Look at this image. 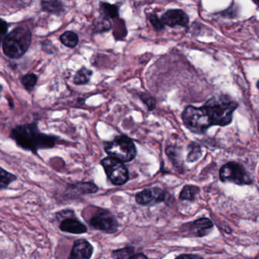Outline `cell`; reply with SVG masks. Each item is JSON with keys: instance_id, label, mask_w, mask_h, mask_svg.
Returning a JSON list of instances; mask_svg holds the SVG:
<instances>
[{"instance_id": "obj_1", "label": "cell", "mask_w": 259, "mask_h": 259, "mask_svg": "<svg viewBox=\"0 0 259 259\" xmlns=\"http://www.w3.org/2000/svg\"><path fill=\"white\" fill-rule=\"evenodd\" d=\"M10 138L15 141L18 147L34 154L41 149H53L58 139L54 135L41 132L36 123L16 126L11 132Z\"/></svg>"}, {"instance_id": "obj_2", "label": "cell", "mask_w": 259, "mask_h": 259, "mask_svg": "<svg viewBox=\"0 0 259 259\" xmlns=\"http://www.w3.org/2000/svg\"><path fill=\"white\" fill-rule=\"evenodd\" d=\"M238 104L228 96H219L209 99L200 109L208 128L225 126L232 121L233 114Z\"/></svg>"}, {"instance_id": "obj_3", "label": "cell", "mask_w": 259, "mask_h": 259, "mask_svg": "<svg viewBox=\"0 0 259 259\" xmlns=\"http://www.w3.org/2000/svg\"><path fill=\"white\" fill-rule=\"evenodd\" d=\"M32 41L30 29L18 26L5 38L3 43V53L10 59H19L25 54Z\"/></svg>"}, {"instance_id": "obj_4", "label": "cell", "mask_w": 259, "mask_h": 259, "mask_svg": "<svg viewBox=\"0 0 259 259\" xmlns=\"http://www.w3.org/2000/svg\"><path fill=\"white\" fill-rule=\"evenodd\" d=\"M105 151L111 158L122 163L133 161L137 155L134 141L126 135H119L112 141L106 143Z\"/></svg>"}, {"instance_id": "obj_5", "label": "cell", "mask_w": 259, "mask_h": 259, "mask_svg": "<svg viewBox=\"0 0 259 259\" xmlns=\"http://www.w3.org/2000/svg\"><path fill=\"white\" fill-rule=\"evenodd\" d=\"M101 164L108 177L114 185H124L128 180L129 174L127 167L121 161L108 157L102 160Z\"/></svg>"}, {"instance_id": "obj_6", "label": "cell", "mask_w": 259, "mask_h": 259, "mask_svg": "<svg viewBox=\"0 0 259 259\" xmlns=\"http://www.w3.org/2000/svg\"><path fill=\"white\" fill-rule=\"evenodd\" d=\"M220 179L222 182H231L238 185L252 183V179L243 166L235 162L224 165L220 170Z\"/></svg>"}, {"instance_id": "obj_7", "label": "cell", "mask_w": 259, "mask_h": 259, "mask_svg": "<svg viewBox=\"0 0 259 259\" xmlns=\"http://www.w3.org/2000/svg\"><path fill=\"white\" fill-rule=\"evenodd\" d=\"M91 225L96 229L113 234L118 230V224L116 219L109 211L99 210L91 220Z\"/></svg>"}, {"instance_id": "obj_8", "label": "cell", "mask_w": 259, "mask_h": 259, "mask_svg": "<svg viewBox=\"0 0 259 259\" xmlns=\"http://www.w3.org/2000/svg\"><path fill=\"white\" fill-rule=\"evenodd\" d=\"M166 193L160 188L146 189L136 195V202L139 205H151L164 202Z\"/></svg>"}, {"instance_id": "obj_9", "label": "cell", "mask_w": 259, "mask_h": 259, "mask_svg": "<svg viewBox=\"0 0 259 259\" xmlns=\"http://www.w3.org/2000/svg\"><path fill=\"white\" fill-rule=\"evenodd\" d=\"M164 25L169 27H187L189 24V17L181 9H170L163 14L161 18Z\"/></svg>"}, {"instance_id": "obj_10", "label": "cell", "mask_w": 259, "mask_h": 259, "mask_svg": "<svg viewBox=\"0 0 259 259\" xmlns=\"http://www.w3.org/2000/svg\"><path fill=\"white\" fill-rule=\"evenodd\" d=\"M94 248L89 242L78 240L74 242L68 259H90L92 256Z\"/></svg>"}, {"instance_id": "obj_11", "label": "cell", "mask_w": 259, "mask_h": 259, "mask_svg": "<svg viewBox=\"0 0 259 259\" xmlns=\"http://www.w3.org/2000/svg\"><path fill=\"white\" fill-rule=\"evenodd\" d=\"M60 230L63 232L74 234H81L88 231L84 225L72 217H68L62 220L60 225Z\"/></svg>"}, {"instance_id": "obj_12", "label": "cell", "mask_w": 259, "mask_h": 259, "mask_svg": "<svg viewBox=\"0 0 259 259\" xmlns=\"http://www.w3.org/2000/svg\"><path fill=\"white\" fill-rule=\"evenodd\" d=\"M98 188L95 184L91 182H79L68 187L67 193L71 196H80V195L91 194L97 193Z\"/></svg>"}, {"instance_id": "obj_13", "label": "cell", "mask_w": 259, "mask_h": 259, "mask_svg": "<svg viewBox=\"0 0 259 259\" xmlns=\"http://www.w3.org/2000/svg\"><path fill=\"white\" fill-rule=\"evenodd\" d=\"M213 223L208 218H201L192 224V233L196 237H204L210 232Z\"/></svg>"}, {"instance_id": "obj_14", "label": "cell", "mask_w": 259, "mask_h": 259, "mask_svg": "<svg viewBox=\"0 0 259 259\" xmlns=\"http://www.w3.org/2000/svg\"><path fill=\"white\" fill-rule=\"evenodd\" d=\"M41 9L53 15H60L64 12L63 3L60 1L41 2Z\"/></svg>"}, {"instance_id": "obj_15", "label": "cell", "mask_w": 259, "mask_h": 259, "mask_svg": "<svg viewBox=\"0 0 259 259\" xmlns=\"http://www.w3.org/2000/svg\"><path fill=\"white\" fill-rule=\"evenodd\" d=\"M100 12L104 18H115L118 16V7L116 5L101 3L100 6Z\"/></svg>"}, {"instance_id": "obj_16", "label": "cell", "mask_w": 259, "mask_h": 259, "mask_svg": "<svg viewBox=\"0 0 259 259\" xmlns=\"http://www.w3.org/2000/svg\"><path fill=\"white\" fill-rule=\"evenodd\" d=\"M92 76V70L89 69L86 67H82L76 72L74 77V83L76 85H86L90 82Z\"/></svg>"}, {"instance_id": "obj_17", "label": "cell", "mask_w": 259, "mask_h": 259, "mask_svg": "<svg viewBox=\"0 0 259 259\" xmlns=\"http://www.w3.org/2000/svg\"><path fill=\"white\" fill-rule=\"evenodd\" d=\"M60 41L65 47H69V48H74V47H77V44H78L79 38L77 33L71 31V30H68V31H65V33L61 35Z\"/></svg>"}, {"instance_id": "obj_18", "label": "cell", "mask_w": 259, "mask_h": 259, "mask_svg": "<svg viewBox=\"0 0 259 259\" xmlns=\"http://www.w3.org/2000/svg\"><path fill=\"white\" fill-rule=\"evenodd\" d=\"M38 77L33 73H28V74L24 75L21 77V82L23 86L25 88L26 91L30 92L33 91V88L36 86L37 83Z\"/></svg>"}, {"instance_id": "obj_19", "label": "cell", "mask_w": 259, "mask_h": 259, "mask_svg": "<svg viewBox=\"0 0 259 259\" xmlns=\"http://www.w3.org/2000/svg\"><path fill=\"white\" fill-rule=\"evenodd\" d=\"M199 190L195 186H186L180 195L181 200L193 201L199 193Z\"/></svg>"}, {"instance_id": "obj_20", "label": "cell", "mask_w": 259, "mask_h": 259, "mask_svg": "<svg viewBox=\"0 0 259 259\" xmlns=\"http://www.w3.org/2000/svg\"><path fill=\"white\" fill-rule=\"evenodd\" d=\"M202 155V149L200 145L195 142H192L188 146V155H187V161L188 162H194L197 161Z\"/></svg>"}, {"instance_id": "obj_21", "label": "cell", "mask_w": 259, "mask_h": 259, "mask_svg": "<svg viewBox=\"0 0 259 259\" xmlns=\"http://www.w3.org/2000/svg\"><path fill=\"white\" fill-rule=\"evenodd\" d=\"M16 176L0 167V190H4L9 184L16 180Z\"/></svg>"}, {"instance_id": "obj_22", "label": "cell", "mask_w": 259, "mask_h": 259, "mask_svg": "<svg viewBox=\"0 0 259 259\" xmlns=\"http://www.w3.org/2000/svg\"><path fill=\"white\" fill-rule=\"evenodd\" d=\"M111 28H112V23L110 20L101 18V19L99 20L98 22L96 24L94 30L96 33H103V32L109 31Z\"/></svg>"}, {"instance_id": "obj_23", "label": "cell", "mask_w": 259, "mask_h": 259, "mask_svg": "<svg viewBox=\"0 0 259 259\" xmlns=\"http://www.w3.org/2000/svg\"><path fill=\"white\" fill-rule=\"evenodd\" d=\"M148 19L150 21L151 24L154 26L157 30H164V25L163 24L161 20L157 16L156 14L155 13H149L148 14Z\"/></svg>"}, {"instance_id": "obj_24", "label": "cell", "mask_w": 259, "mask_h": 259, "mask_svg": "<svg viewBox=\"0 0 259 259\" xmlns=\"http://www.w3.org/2000/svg\"><path fill=\"white\" fill-rule=\"evenodd\" d=\"M134 252V248L127 247L120 250L115 251L113 256L116 259H127L132 255Z\"/></svg>"}, {"instance_id": "obj_25", "label": "cell", "mask_w": 259, "mask_h": 259, "mask_svg": "<svg viewBox=\"0 0 259 259\" xmlns=\"http://www.w3.org/2000/svg\"><path fill=\"white\" fill-rule=\"evenodd\" d=\"M140 99L143 100V103L147 106L149 110H152V109H155V106H156V101L153 97H151L149 94H144V93L140 94Z\"/></svg>"}, {"instance_id": "obj_26", "label": "cell", "mask_w": 259, "mask_h": 259, "mask_svg": "<svg viewBox=\"0 0 259 259\" xmlns=\"http://www.w3.org/2000/svg\"><path fill=\"white\" fill-rule=\"evenodd\" d=\"M8 27H9L8 23L3 18H0V46L7 36L6 34H7Z\"/></svg>"}, {"instance_id": "obj_27", "label": "cell", "mask_w": 259, "mask_h": 259, "mask_svg": "<svg viewBox=\"0 0 259 259\" xmlns=\"http://www.w3.org/2000/svg\"><path fill=\"white\" fill-rule=\"evenodd\" d=\"M175 259H203L199 255H181Z\"/></svg>"}, {"instance_id": "obj_28", "label": "cell", "mask_w": 259, "mask_h": 259, "mask_svg": "<svg viewBox=\"0 0 259 259\" xmlns=\"http://www.w3.org/2000/svg\"><path fill=\"white\" fill-rule=\"evenodd\" d=\"M127 259H148V258L146 255H143V254L140 253L136 254V255H132Z\"/></svg>"}, {"instance_id": "obj_29", "label": "cell", "mask_w": 259, "mask_h": 259, "mask_svg": "<svg viewBox=\"0 0 259 259\" xmlns=\"http://www.w3.org/2000/svg\"><path fill=\"white\" fill-rule=\"evenodd\" d=\"M3 85L0 84V98H1L2 93H3Z\"/></svg>"}, {"instance_id": "obj_30", "label": "cell", "mask_w": 259, "mask_h": 259, "mask_svg": "<svg viewBox=\"0 0 259 259\" xmlns=\"http://www.w3.org/2000/svg\"><path fill=\"white\" fill-rule=\"evenodd\" d=\"M258 89H259V82H258Z\"/></svg>"}]
</instances>
